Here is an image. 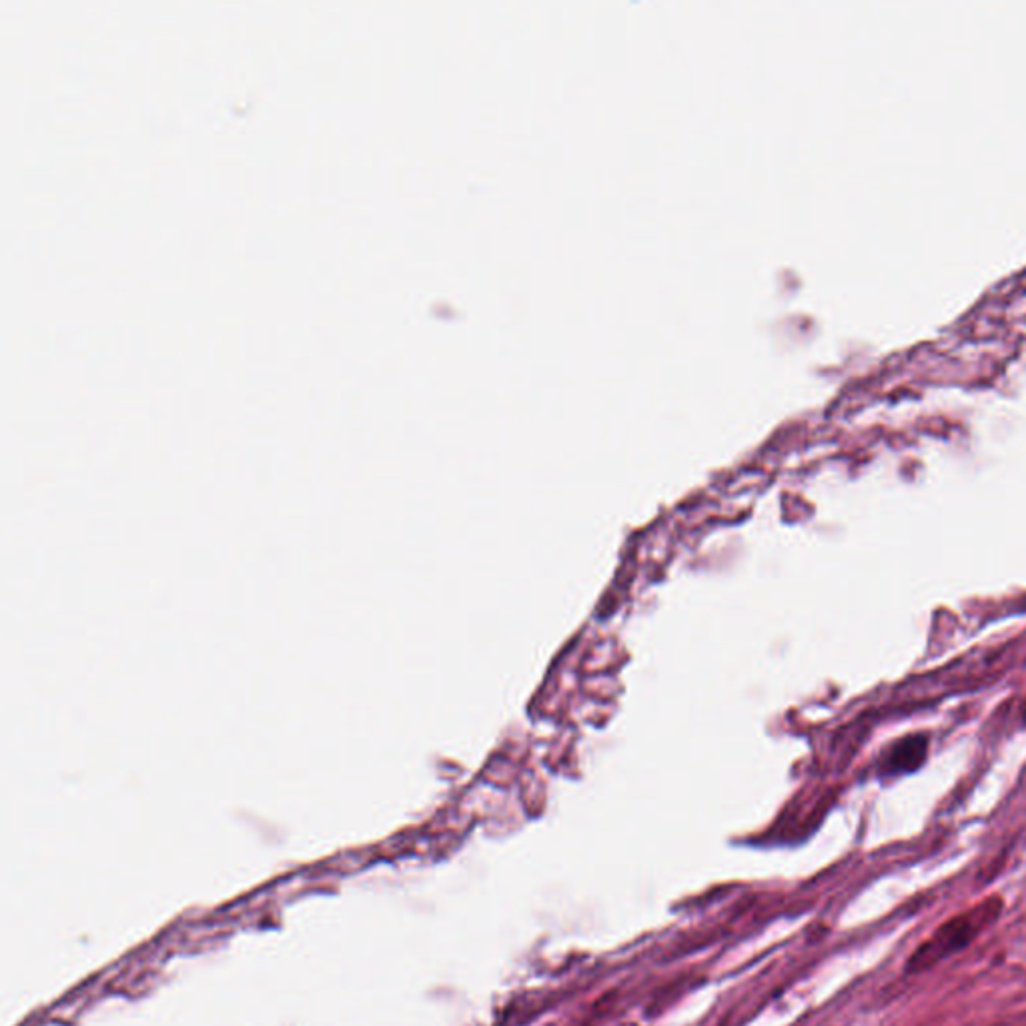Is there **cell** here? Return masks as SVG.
I'll use <instances>...</instances> for the list:
<instances>
[{
	"label": "cell",
	"instance_id": "1",
	"mask_svg": "<svg viewBox=\"0 0 1026 1026\" xmlns=\"http://www.w3.org/2000/svg\"><path fill=\"white\" fill-rule=\"evenodd\" d=\"M1002 901L999 896H989L987 901L968 908L961 915L952 916L937 932L920 944V949L908 958L906 973L918 975L939 965L944 958L966 949L977 940L987 928L992 927L1001 916Z\"/></svg>",
	"mask_w": 1026,
	"mask_h": 1026
},
{
	"label": "cell",
	"instance_id": "2",
	"mask_svg": "<svg viewBox=\"0 0 1026 1026\" xmlns=\"http://www.w3.org/2000/svg\"><path fill=\"white\" fill-rule=\"evenodd\" d=\"M927 750L925 736H908L892 746L891 755L886 758V768L891 774L913 772L925 762Z\"/></svg>",
	"mask_w": 1026,
	"mask_h": 1026
}]
</instances>
